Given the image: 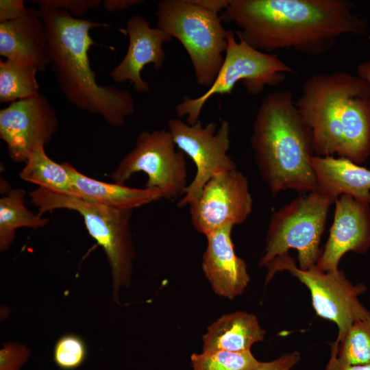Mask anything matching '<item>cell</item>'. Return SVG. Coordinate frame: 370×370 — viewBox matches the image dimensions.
I'll use <instances>...</instances> for the list:
<instances>
[{"mask_svg": "<svg viewBox=\"0 0 370 370\" xmlns=\"http://www.w3.org/2000/svg\"><path fill=\"white\" fill-rule=\"evenodd\" d=\"M220 16L239 28L236 36L269 53L291 49L323 55L341 36L365 35L368 28L347 0H230Z\"/></svg>", "mask_w": 370, "mask_h": 370, "instance_id": "1", "label": "cell"}, {"mask_svg": "<svg viewBox=\"0 0 370 370\" xmlns=\"http://www.w3.org/2000/svg\"><path fill=\"white\" fill-rule=\"evenodd\" d=\"M301 90L295 103L311 131L314 153L363 162L370 154V84L334 71L312 75Z\"/></svg>", "mask_w": 370, "mask_h": 370, "instance_id": "2", "label": "cell"}, {"mask_svg": "<svg viewBox=\"0 0 370 370\" xmlns=\"http://www.w3.org/2000/svg\"><path fill=\"white\" fill-rule=\"evenodd\" d=\"M38 10L47 30L50 66L65 97L113 127L123 125L135 111L132 95L112 85L98 84L88 55L96 45L90 30L106 25L74 17L64 10L39 7Z\"/></svg>", "mask_w": 370, "mask_h": 370, "instance_id": "3", "label": "cell"}, {"mask_svg": "<svg viewBox=\"0 0 370 370\" xmlns=\"http://www.w3.org/2000/svg\"><path fill=\"white\" fill-rule=\"evenodd\" d=\"M261 177L273 193L317 188L311 165L312 133L288 90L267 94L257 110L250 138Z\"/></svg>", "mask_w": 370, "mask_h": 370, "instance_id": "4", "label": "cell"}, {"mask_svg": "<svg viewBox=\"0 0 370 370\" xmlns=\"http://www.w3.org/2000/svg\"><path fill=\"white\" fill-rule=\"evenodd\" d=\"M38 213L68 209L79 213L89 234L100 245L111 269L112 298L119 304L121 288L130 286L135 259L131 233L133 210L121 209L38 188L29 194Z\"/></svg>", "mask_w": 370, "mask_h": 370, "instance_id": "5", "label": "cell"}, {"mask_svg": "<svg viewBox=\"0 0 370 370\" xmlns=\"http://www.w3.org/2000/svg\"><path fill=\"white\" fill-rule=\"evenodd\" d=\"M157 27L178 40L193 64L197 84L210 87L223 64L229 30L218 14L192 0H162L157 5Z\"/></svg>", "mask_w": 370, "mask_h": 370, "instance_id": "6", "label": "cell"}, {"mask_svg": "<svg viewBox=\"0 0 370 370\" xmlns=\"http://www.w3.org/2000/svg\"><path fill=\"white\" fill-rule=\"evenodd\" d=\"M229 30L227 45L223 64L216 79L199 97L184 96L175 108L180 118L186 116V123L193 125L199 121L206 102L215 95L231 94L236 84L242 82L247 93L260 94L266 86H276L293 69L275 54L259 51Z\"/></svg>", "mask_w": 370, "mask_h": 370, "instance_id": "7", "label": "cell"}, {"mask_svg": "<svg viewBox=\"0 0 370 370\" xmlns=\"http://www.w3.org/2000/svg\"><path fill=\"white\" fill-rule=\"evenodd\" d=\"M333 202V199L315 189L273 212L259 265L266 267L290 249L297 251L301 269L315 265L321 254L319 243Z\"/></svg>", "mask_w": 370, "mask_h": 370, "instance_id": "8", "label": "cell"}, {"mask_svg": "<svg viewBox=\"0 0 370 370\" xmlns=\"http://www.w3.org/2000/svg\"><path fill=\"white\" fill-rule=\"evenodd\" d=\"M265 268V284L277 272L286 270L308 287L316 314L338 327V335L334 343L343 339L354 323L370 319V312L358 299L367 291V286L362 283L353 284L339 269L323 271L314 265L301 269L288 254L276 258Z\"/></svg>", "mask_w": 370, "mask_h": 370, "instance_id": "9", "label": "cell"}, {"mask_svg": "<svg viewBox=\"0 0 370 370\" xmlns=\"http://www.w3.org/2000/svg\"><path fill=\"white\" fill-rule=\"evenodd\" d=\"M176 147L169 130H143L111 178L123 184L132 175L143 172L148 177L145 188L159 190L162 199H175L184 195L188 185L185 154Z\"/></svg>", "mask_w": 370, "mask_h": 370, "instance_id": "10", "label": "cell"}, {"mask_svg": "<svg viewBox=\"0 0 370 370\" xmlns=\"http://www.w3.org/2000/svg\"><path fill=\"white\" fill-rule=\"evenodd\" d=\"M167 125L176 147L193 160L196 168L193 179L177 204L182 208L196 200L211 178L236 169L227 155L230 125L226 120L221 121L217 128L214 122L206 126L200 121L189 125L180 119H169Z\"/></svg>", "mask_w": 370, "mask_h": 370, "instance_id": "11", "label": "cell"}, {"mask_svg": "<svg viewBox=\"0 0 370 370\" xmlns=\"http://www.w3.org/2000/svg\"><path fill=\"white\" fill-rule=\"evenodd\" d=\"M252 206L248 180L236 169L211 178L188 206L193 227L206 236L223 226L243 223Z\"/></svg>", "mask_w": 370, "mask_h": 370, "instance_id": "12", "label": "cell"}, {"mask_svg": "<svg viewBox=\"0 0 370 370\" xmlns=\"http://www.w3.org/2000/svg\"><path fill=\"white\" fill-rule=\"evenodd\" d=\"M58 129L56 112L40 93L0 110V138L15 162H25L37 147H45Z\"/></svg>", "mask_w": 370, "mask_h": 370, "instance_id": "13", "label": "cell"}, {"mask_svg": "<svg viewBox=\"0 0 370 370\" xmlns=\"http://www.w3.org/2000/svg\"><path fill=\"white\" fill-rule=\"evenodd\" d=\"M334 221L315 266L323 271L338 269L348 251L364 254L370 248L369 204L342 195L335 201Z\"/></svg>", "mask_w": 370, "mask_h": 370, "instance_id": "14", "label": "cell"}, {"mask_svg": "<svg viewBox=\"0 0 370 370\" xmlns=\"http://www.w3.org/2000/svg\"><path fill=\"white\" fill-rule=\"evenodd\" d=\"M126 31L129 38L126 54L110 76L117 83L130 82L137 92H148L149 84L142 78V70L149 64H153L156 71L162 67L166 58L163 45L173 38L162 29L151 27L149 23L138 14L128 18Z\"/></svg>", "mask_w": 370, "mask_h": 370, "instance_id": "15", "label": "cell"}, {"mask_svg": "<svg viewBox=\"0 0 370 370\" xmlns=\"http://www.w3.org/2000/svg\"><path fill=\"white\" fill-rule=\"evenodd\" d=\"M232 225L223 226L206 236L207 245L201 269L214 293L233 299L247 288L250 278L247 264L238 257L232 240Z\"/></svg>", "mask_w": 370, "mask_h": 370, "instance_id": "16", "label": "cell"}, {"mask_svg": "<svg viewBox=\"0 0 370 370\" xmlns=\"http://www.w3.org/2000/svg\"><path fill=\"white\" fill-rule=\"evenodd\" d=\"M0 55L38 71L50 65L47 30L38 8L28 7L18 19L0 23Z\"/></svg>", "mask_w": 370, "mask_h": 370, "instance_id": "17", "label": "cell"}, {"mask_svg": "<svg viewBox=\"0 0 370 370\" xmlns=\"http://www.w3.org/2000/svg\"><path fill=\"white\" fill-rule=\"evenodd\" d=\"M317 188L334 201L347 195L370 204V170L345 158L312 156Z\"/></svg>", "mask_w": 370, "mask_h": 370, "instance_id": "18", "label": "cell"}, {"mask_svg": "<svg viewBox=\"0 0 370 370\" xmlns=\"http://www.w3.org/2000/svg\"><path fill=\"white\" fill-rule=\"evenodd\" d=\"M76 189L84 200L121 209L134 210L162 198L156 188H136L116 183H107L89 177L68 162H63Z\"/></svg>", "mask_w": 370, "mask_h": 370, "instance_id": "19", "label": "cell"}, {"mask_svg": "<svg viewBox=\"0 0 370 370\" xmlns=\"http://www.w3.org/2000/svg\"><path fill=\"white\" fill-rule=\"evenodd\" d=\"M265 334L254 314L243 311L225 314L208 326L202 336V351L248 352Z\"/></svg>", "mask_w": 370, "mask_h": 370, "instance_id": "20", "label": "cell"}, {"mask_svg": "<svg viewBox=\"0 0 370 370\" xmlns=\"http://www.w3.org/2000/svg\"><path fill=\"white\" fill-rule=\"evenodd\" d=\"M26 191L10 189L0 199V251H7L12 244L16 230L20 227L38 229L49 223L47 218L34 214L25 206Z\"/></svg>", "mask_w": 370, "mask_h": 370, "instance_id": "21", "label": "cell"}, {"mask_svg": "<svg viewBox=\"0 0 370 370\" xmlns=\"http://www.w3.org/2000/svg\"><path fill=\"white\" fill-rule=\"evenodd\" d=\"M18 175L39 188L77 197L76 189L63 163L58 164L50 159L44 147H37L31 153Z\"/></svg>", "mask_w": 370, "mask_h": 370, "instance_id": "22", "label": "cell"}, {"mask_svg": "<svg viewBox=\"0 0 370 370\" xmlns=\"http://www.w3.org/2000/svg\"><path fill=\"white\" fill-rule=\"evenodd\" d=\"M36 69L0 60V102L12 103L39 94Z\"/></svg>", "mask_w": 370, "mask_h": 370, "instance_id": "23", "label": "cell"}, {"mask_svg": "<svg viewBox=\"0 0 370 370\" xmlns=\"http://www.w3.org/2000/svg\"><path fill=\"white\" fill-rule=\"evenodd\" d=\"M331 347V355L343 362L370 365V319L354 323L343 339Z\"/></svg>", "mask_w": 370, "mask_h": 370, "instance_id": "24", "label": "cell"}, {"mask_svg": "<svg viewBox=\"0 0 370 370\" xmlns=\"http://www.w3.org/2000/svg\"><path fill=\"white\" fill-rule=\"evenodd\" d=\"M251 351L233 352L207 350L193 353L190 365L193 370H254L260 365Z\"/></svg>", "mask_w": 370, "mask_h": 370, "instance_id": "25", "label": "cell"}, {"mask_svg": "<svg viewBox=\"0 0 370 370\" xmlns=\"http://www.w3.org/2000/svg\"><path fill=\"white\" fill-rule=\"evenodd\" d=\"M88 356L86 341L76 334H66L56 342L53 360L62 370H75L81 367Z\"/></svg>", "mask_w": 370, "mask_h": 370, "instance_id": "26", "label": "cell"}, {"mask_svg": "<svg viewBox=\"0 0 370 370\" xmlns=\"http://www.w3.org/2000/svg\"><path fill=\"white\" fill-rule=\"evenodd\" d=\"M31 351L16 342L3 343L0 349V370H19L30 356Z\"/></svg>", "mask_w": 370, "mask_h": 370, "instance_id": "27", "label": "cell"}, {"mask_svg": "<svg viewBox=\"0 0 370 370\" xmlns=\"http://www.w3.org/2000/svg\"><path fill=\"white\" fill-rule=\"evenodd\" d=\"M39 7L64 10L73 16L84 15L88 10L101 5V0H34L31 1Z\"/></svg>", "mask_w": 370, "mask_h": 370, "instance_id": "28", "label": "cell"}, {"mask_svg": "<svg viewBox=\"0 0 370 370\" xmlns=\"http://www.w3.org/2000/svg\"><path fill=\"white\" fill-rule=\"evenodd\" d=\"M27 8L23 0L0 1V23L10 22L22 16Z\"/></svg>", "mask_w": 370, "mask_h": 370, "instance_id": "29", "label": "cell"}, {"mask_svg": "<svg viewBox=\"0 0 370 370\" xmlns=\"http://www.w3.org/2000/svg\"><path fill=\"white\" fill-rule=\"evenodd\" d=\"M299 359L300 354L298 352L286 353L275 360L261 362L254 370H291Z\"/></svg>", "mask_w": 370, "mask_h": 370, "instance_id": "30", "label": "cell"}, {"mask_svg": "<svg viewBox=\"0 0 370 370\" xmlns=\"http://www.w3.org/2000/svg\"><path fill=\"white\" fill-rule=\"evenodd\" d=\"M144 2L142 0H105L102 3L106 11L112 13L126 10Z\"/></svg>", "mask_w": 370, "mask_h": 370, "instance_id": "31", "label": "cell"}, {"mask_svg": "<svg viewBox=\"0 0 370 370\" xmlns=\"http://www.w3.org/2000/svg\"><path fill=\"white\" fill-rule=\"evenodd\" d=\"M325 370H370V365H349L331 355Z\"/></svg>", "mask_w": 370, "mask_h": 370, "instance_id": "32", "label": "cell"}, {"mask_svg": "<svg viewBox=\"0 0 370 370\" xmlns=\"http://www.w3.org/2000/svg\"><path fill=\"white\" fill-rule=\"evenodd\" d=\"M197 5L214 13L225 10L230 0H192Z\"/></svg>", "mask_w": 370, "mask_h": 370, "instance_id": "33", "label": "cell"}, {"mask_svg": "<svg viewBox=\"0 0 370 370\" xmlns=\"http://www.w3.org/2000/svg\"><path fill=\"white\" fill-rule=\"evenodd\" d=\"M358 75L370 84V59L361 62L357 67Z\"/></svg>", "mask_w": 370, "mask_h": 370, "instance_id": "34", "label": "cell"}]
</instances>
